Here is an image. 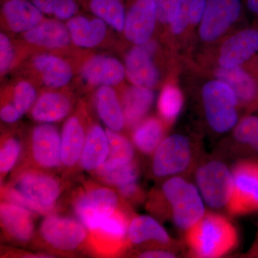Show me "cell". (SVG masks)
Segmentation results:
<instances>
[{"mask_svg": "<svg viewBox=\"0 0 258 258\" xmlns=\"http://www.w3.org/2000/svg\"><path fill=\"white\" fill-rule=\"evenodd\" d=\"M22 145L20 141L15 137L5 139L1 144L0 149V173L1 180L7 176L20 158Z\"/></svg>", "mask_w": 258, "mask_h": 258, "instance_id": "obj_35", "label": "cell"}, {"mask_svg": "<svg viewBox=\"0 0 258 258\" xmlns=\"http://www.w3.org/2000/svg\"><path fill=\"white\" fill-rule=\"evenodd\" d=\"M183 103L182 93L179 88L167 85L163 88L159 96L158 109L163 118L167 121H172L181 113Z\"/></svg>", "mask_w": 258, "mask_h": 258, "instance_id": "obj_32", "label": "cell"}, {"mask_svg": "<svg viewBox=\"0 0 258 258\" xmlns=\"http://www.w3.org/2000/svg\"><path fill=\"white\" fill-rule=\"evenodd\" d=\"M109 152L106 130L93 125L88 131L79 164L83 170L93 173L106 161Z\"/></svg>", "mask_w": 258, "mask_h": 258, "instance_id": "obj_20", "label": "cell"}, {"mask_svg": "<svg viewBox=\"0 0 258 258\" xmlns=\"http://www.w3.org/2000/svg\"><path fill=\"white\" fill-rule=\"evenodd\" d=\"M125 76V66L119 60L108 56H95L82 69L83 79L94 86H115L121 82Z\"/></svg>", "mask_w": 258, "mask_h": 258, "instance_id": "obj_17", "label": "cell"}, {"mask_svg": "<svg viewBox=\"0 0 258 258\" xmlns=\"http://www.w3.org/2000/svg\"><path fill=\"white\" fill-rule=\"evenodd\" d=\"M86 134L78 117L71 116L66 120L61 134V160L66 169H71L79 163Z\"/></svg>", "mask_w": 258, "mask_h": 258, "instance_id": "obj_21", "label": "cell"}, {"mask_svg": "<svg viewBox=\"0 0 258 258\" xmlns=\"http://www.w3.org/2000/svg\"><path fill=\"white\" fill-rule=\"evenodd\" d=\"M158 21L154 0H134L125 16L123 31L129 42L135 45L148 43Z\"/></svg>", "mask_w": 258, "mask_h": 258, "instance_id": "obj_12", "label": "cell"}, {"mask_svg": "<svg viewBox=\"0 0 258 258\" xmlns=\"http://www.w3.org/2000/svg\"><path fill=\"white\" fill-rule=\"evenodd\" d=\"M69 98L59 93H43L32 106V118L42 123H55L63 119L71 111Z\"/></svg>", "mask_w": 258, "mask_h": 258, "instance_id": "obj_25", "label": "cell"}, {"mask_svg": "<svg viewBox=\"0 0 258 258\" xmlns=\"http://www.w3.org/2000/svg\"><path fill=\"white\" fill-rule=\"evenodd\" d=\"M174 257H175L174 254L171 252L161 250L147 251V252H144L143 253L139 254V257L145 258H171Z\"/></svg>", "mask_w": 258, "mask_h": 258, "instance_id": "obj_44", "label": "cell"}, {"mask_svg": "<svg viewBox=\"0 0 258 258\" xmlns=\"http://www.w3.org/2000/svg\"><path fill=\"white\" fill-rule=\"evenodd\" d=\"M88 232L79 220L52 213L45 217L40 228L44 242L62 252H72L82 247L89 237Z\"/></svg>", "mask_w": 258, "mask_h": 258, "instance_id": "obj_5", "label": "cell"}, {"mask_svg": "<svg viewBox=\"0 0 258 258\" xmlns=\"http://www.w3.org/2000/svg\"><path fill=\"white\" fill-rule=\"evenodd\" d=\"M128 238L129 242L134 244L151 241L163 244L170 242V237L165 229L157 220L147 215L132 219L128 225Z\"/></svg>", "mask_w": 258, "mask_h": 258, "instance_id": "obj_29", "label": "cell"}, {"mask_svg": "<svg viewBox=\"0 0 258 258\" xmlns=\"http://www.w3.org/2000/svg\"><path fill=\"white\" fill-rule=\"evenodd\" d=\"M233 190L228 210L234 215L258 210V163L244 161L234 168Z\"/></svg>", "mask_w": 258, "mask_h": 258, "instance_id": "obj_7", "label": "cell"}, {"mask_svg": "<svg viewBox=\"0 0 258 258\" xmlns=\"http://www.w3.org/2000/svg\"><path fill=\"white\" fill-rule=\"evenodd\" d=\"M61 192L62 186L57 178L45 171L34 169L22 171L3 189L5 201L45 215L54 212Z\"/></svg>", "mask_w": 258, "mask_h": 258, "instance_id": "obj_1", "label": "cell"}, {"mask_svg": "<svg viewBox=\"0 0 258 258\" xmlns=\"http://www.w3.org/2000/svg\"><path fill=\"white\" fill-rule=\"evenodd\" d=\"M119 203V196L113 189L96 186L78 194L73 209L77 218L86 226L97 217L118 211Z\"/></svg>", "mask_w": 258, "mask_h": 258, "instance_id": "obj_11", "label": "cell"}, {"mask_svg": "<svg viewBox=\"0 0 258 258\" xmlns=\"http://www.w3.org/2000/svg\"><path fill=\"white\" fill-rule=\"evenodd\" d=\"M29 151L32 164L40 169L54 170L62 166L61 135L50 123H42L33 128Z\"/></svg>", "mask_w": 258, "mask_h": 258, "instance_id": "obj_10", "label": "cell"}, {"mask_svg": "<svg viewBox=\"0 0 258 258\" xmlns=\"http://www.w3.org/2000/svg\"><path fill=\"white\" fill-rule=\"evenodd\" d=\"M3 13L9 28L17 33H25L42 21V13L28 0H7Z\"/></svg>", "mask_w": 258, "mask_h": 258, "instance_id": "obj_19", "label": "cell"}, {"mask_svg": "<svg viewBox=\"0 0 258 258\" xmlns=\"http://www.w3.org/2000/svg\"><path fill=\"white\" fill-rule=\"evenodd\" d=\"M14 59V50L9 37L0 34V71L4 74L10 69Z\"/></svg>", "mask_w": 258, "mask_h": 258, "instance_id": "obj_39", "label": "cell"}, {"mask_svg": "<svg viewBox=\"0 0 258 258\" xmlns=\"http://www.w3.org/2000/svg\"><path fill=\"white\" fill-rule=\"evenodd\" d=\"M208 0H189L190 24L196 25L201 23L205 14Z\"/></svg>", "mask_w": 258, "mask_h": 258, "instance_id": "obj_41", "label": "cell"}, {"mask_svg": "<svg viewBox=\"0 0 258 258\" xmlns=\"http://www.w3.org/2000/svg\"><path fill=\"white\" fill-rule=\"evenodd\" d=\"M216 78L232 88L239 101L251 103L258 96L257 81L241 66L230 68L220 66L217 70Z\"/></svg>", "mask_w": 258, "mask_h": 258, "instance_id": "obj_23", "label": "cell"}, {"mask_svg": "<svg viewBox=\"0 0 258 258\" xmlns=\"http://www.w3.org/2000/svg\"><path fill=\"white\" fill-rule=\"evenodd\" d=\"M191 151L187 137L173 134L163 139L154 153L152 171L157 177L174 175L189 166Z\"/></svg>", "mask_w": 258, "mask_h": 258, "instance_id": "obj_8", "label": "cell"}, {"mask_svg": "<svg viewBox=\"0 0 258 258\" xmlns=\"http://www.w3.org/2000/svg\"><path fill=\"white\" fill-rule=\"evenodd\" d=\"M128 220L119 210L110 215L97 217L86 225L93 242L113 246L115 250L124 247L128 237Z\"/></svg>", "mask_w": 258, "mask_h": 258, "instance_id": "obj_14", "label": "cell"}, {"mask_svg": "<svg viewBox=\"0 0 258 258\" xmlns=\"http://www.w3.org/2000/svg\"><path fill=\"white\" fill-rule=\"evenodd\" d=\"M162 193L172 208L174 223L180 228L189 230L204 216L205 208L198 190L182 178L166 181Z\"/></svg>", "mask_w": 258, "mask_h": 258, "instance_id": "obj_4", "label": "cell"}, {"mask_svg": "<svg viewBox=\"0 0 258 258\" xmlns=\"http://www.w3.org/2000/svg\"><path fill=\"white\" fill-rule=\"evenodd\" d=\"M71 40L77 46L91 48L101 44L106 36V23L101 19L74 16L67 22Z\"/></svg>", "mask_w": 258, "mask_h": 258, "instance_id": "obj_18", "label": "cell"}, {"mask_svg": "<svg viewBox=\"0 0 258 258\" xmlns=\"http://www.w3.org/2000/svg\"><path fill=\"white\" fill-rule=\"evenodd\" d=\"M242 8V0H208L199 28L202 40L212 42L220 38L238 20Z\"/></svg>", "mask_w": 258, "mask_h": 258, "instance_id": "obj_9", "label": "cell"}, {"mask_svg": "<svg viewBox=\"0 0 258 258\" xmlns=\"http://www.w3.org/2000/svg\"><path fill=\"white\" fill-rule=\"evenodd\" d=\"M154 95L151 88L134 86L126 90L122 100L125 124L137 126L150 110Z\"/></svg>", "mask_w": 258, "mask_h": 258, "instance_id": "obj_26", "label": "cell"}, {"mask_svg": "<svg viewBox=\"0 0 258 258\" xmlns=\"http://www.w3.org/2000/svg\"><path fill=\"white\" fill-rule=\"evenodd\" d=\"M258 52V30L247 28L229 37L221 46L218 62L221 67L241 66Z\"/></svg>", "mask_w": 258, "mask_h": 258, "instance_id": "obj_13", "label": "cell"}, {"mask_svg": "<svg viewBox=\"0 0 258 258\" xmlns=\"http://www.w3.org/2000/svg\"><path fill=\"white\" fill-rule=\"evenodd\" d=\"M196 181L204 200L210 207L220 208L228 205L233 190V175L223 163L211 161L200 166Z\"/></svg>", "mask_w": 258, "mask_h": 258, "instance_id": "obj_6", "label": "cell"}, {"mask_svg": "<svg viewBox=\"0 0 258 258\" xmlns=\"http://www.w3.org/2000/svg\"><path fill=\"white\" fill-rule=\"evenodd\" d=\"M118 190L122 198L128 200H135L141 197V189L137 182L120 186L118 188Z\"/></svg>", "mask_w": 258, "mask_h": 258, "instance_id": "obj_43", "label": "cell"}, {"mask_svg": "<svg viewBox=\"0 0 258 258\" xmlns=\"http://www.w3.org/2000/svg\"><path fill=\"white\" fill-rule=\"evenodd\" d=\"M254 148H255L256 150H257L258 152V144H257V145H256L255 147H254Z\"/></svg>", "mask_w": 258, "mask_h": 258, "instance_id": "obj_46", "label": "cell"}, {"mask_svg": "<svg viewBox=\"0 0 258 258\" xmlns=\"http://www.w3.org/2000/svg\"><path fill=\"white\" fill-rule=\"evenodd\" d=\"M96 108L100 119L107 128L120 132L125 124L123 107L111 86H101L96 94Z\"/></svg>", "mask_w": 258, "mask_h": 258, "instance_id": "obj_24", "label": "cell"}, {"mask_svg": "<svg viewBox=\"0 0 258 258\" xmlns=\"http://www.w3.org/2000/svg\"><path fill=\"white\" fill-rule=\"evenodd\" d=\"M235 139L239 142L255 147L258 144V117H245L236 125Z\"/></svg>", "mask_w": 258, "mask_h": 258, "instance_id": "obj_37", "label": "cell"}, {"mask_svg": "<svg viewBox=\"0 0 258 258\" xmlns=\"http://www.w3.org/2000/svg\"><path fill=\"white\" fill-rule=\"evenodd\" d=\"M109 152L106 161L93 174L98 178L106 175L108 172L134 161V149L128 139L118 132L106 129Z\"/></svg>", "mask_w": 258, "mask_h": 258, "instance_id": "obj_27", "label": "cell"}, {"mask_svg": "<svg viewBox=\"0 0 258 258\" xmlns=\"http://www.w3.org/2000/svg\"><path fill=\"white\" fill-rule=\"evenodd\" d=\"M37 99L36 90L31 83L28 81H20L15 86L13 104L22 115L32 108Z\"/></svg>", "mask_w": 258, "mask_h": 258, "instance_id": "obj_36", "label": "cell"}, {"mask_svg": "<svg viewBox=\"0 0 258 258\" xmlns=\"http://www.w3.org/2000/svg\"><path fill=\"white\" fill-rule=\"evenodd\" d=\"M244 3L247 9L258 18V0H244Z\"/></svg>", "mask_w": 258, "mask_h": 258, "instance_id": "obj_45", "label": "cell"}, {"mask_svg": "<svg viewBox=\"0 0 258 258\" xmlns=\"http://www.w3.org/2000/svg\"><path fill=\"white\" fill-rule=\"evenodd\" d=\"M0 218L3 232L9 238L20 243H26L32 238L33 216L28 209L10 202H3L0 206Z\"/></svg>", "mask_w": 258, "mask_h": 258, "instance_id": "obj_16", "label": "cell"}, {"mask_svg": "<svg viewBox=\"0 0 258 258\" xmlns=\"http://www.w3.org/2000/svg\"><path fill=\"white\" fill-rule=\"evenodd\" d=\"M149 43V42H148ZM136 45L125 58V72L134 86L151 88L159 81V71L153 62L152 45Z\"/></svg>", "mask_w": 258, "mask_h": 258, "instance_id": "obj_15", "label": "cell"}, {"mask_svg": "<svg viewBox=\"0 0 258 258\" xmlns=\"http://www.w3.org/2000/svg\"><path fill=\"white\" fill-rule=\"evenodd\" d=\"M20 112L17 109L13 103H8L2 107L0 111V118L6 123H14L22 117Z\"/></svg>", "mask_w": 258, "mask_h": 258, "instance_id": "obj_42", "label": "cell"}, {"mask_svg": "<svg viewBox=\"0 0 258 258\" xmlns=\"http://www.w3.org/2000/svg\"><path fill=\"white\" fill-rule=\"evenodd\" d=\"M44 14L54 15L58 20L73 18L78 10L75 0H32Z\"/></svg>", "mask_w": 258, "mask_h": 258, "instance_id": "obj_33", "label": "cell"}, {"mask_svg": "<svg viewBox=\"0 0 258 258\" xmlns=\"http://www.w3.org/2000/svg\"><path fill=\"white\" fill-rule=\"evenodd\" d=\"M164 129L157 118H151L137 125L132 135L136 148L144 154H152L162 142Z\"/></svg>", "mask_w": 258, "mask_h": 258, "instance_id": "obj_30", "label": "cell"}, {"mask_svg": "<svg viewBox=\"0 0 258 258\" xmlns=\"http://www.w3.org/2000/svg\"><path fill=\"white\" fill-rule=\"evenodd\" d=\"M138 177L139 168L134 160L113 169L106 175L98 178V179L108 186H115L118 189L120 186L137 182Z\"/></svg>", "mask_w": 258, "mask_h": 258, "instance_id": "obj_34", "label": "cell"}, {"mask_svg": "<svg viewBox=\"0 0 258 258\" xmlns=\"http://www.w3.org/2000/svg\"><path fill=\"white\" fill-rule=\"evenodd\" d=\"M34 66L42 75V81L47 87L61 88L72 79L71 66L60 57L39 55L33 60Z\"/></svg>", "mask_w": 258, "mask_h": 258, "instance_id": "obj_28", "label": "cell"}, {"mask_svg": "<svg viewBox=\"0 0 258 258\" xmlns=\"http://www.w3.org/2000/svg\"><path fill=\"white\" fill-rule=\"evenodd\" d=\"M187 243L199 257H219L232 250L237 244L235 227L226 217L209 213L188 231Z\"/></svg>", "mask_w": 258, "mask_h": 258, "instance_id": "obj_2", "label": "cell"}, {"mask_svg": "<svg viewBox=\"0 0 258 258\" xmlns=\"http://www.w3.org/2000/svg\"><path fill=\"white\" fill-rule=\"evenodd\" d=\"M90 8L96 18L117 31L124 30L126 12L121 0H91Z\"/></svg>", "mask_w": 258, "mask_h": 258, "instance_id": "obj_31", "label": "cell"}, {"mask_svg": "<svg viewBox=\"0 0 258 258\" xmlns=\"http://www.w3.org/2000/svg\"><path fill=\"white\" fill-rule=\"evenodd\" d=\"M27 42L46 48H61L69 45L70 37L67 26L58 20L40 22L24 33Z\"/></svg>", "mask_w": 258, "mask_h": 258, "instance_id": "obj_22", "label": "cell"}, {"mask_svg": "<svg viewBox=\"0 0 258 258\" xmlns=\"http://www.w3.org/2000/svg\"><path fill=\"white\" fill-rule=\"evenodd\" d=\"M189 24V0H183L179 13L170 24L171 32L174 35H180L186 30Z\"/></svg>", "mask_w": 258, "mask_h": 258, "instance_id": "obj_40", "label": "cell"}, {"mask_svg": "<svg viewBox=\"0 0 258 258\" xmlns=\"http://www.w3.org/2000/svg\"><path fill=\"white\" fill-rule=\"evenodd\" d=\"M157 8L158 20L171 24L179 13L183 0H154Z\"/></svg>", "mask_w": 258, "mask_h": 258, "instance_id": "obj_38", "label": "cell"}, {"mask_svg": "<svg viewBox=\"0 0 258 258\" xmlns=\"http://www.w3.org/2000/svg\"><path fill=\"white\" fill-rule=\"evenodd\" d=\"M202 98L207 121L213 130L225 133L236 126L239 101L228 85L218 79L208 81L203 86Z\"/></svg>", "mask_w": 258, "mask_h": 258, "instance_id": "obj_3", "label": "cell"}]
</instances>
